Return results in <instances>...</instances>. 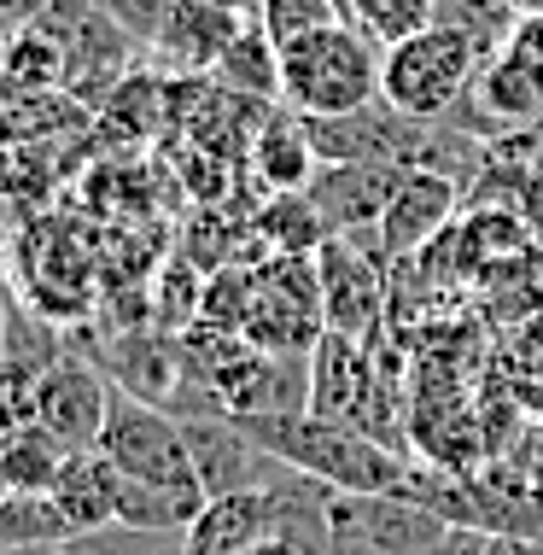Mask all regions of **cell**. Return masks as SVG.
Returning a JSON list of instances; mask_svg holds the SVG:
<instances>
[{
  "label": "cell",
  "mask_w": 543,
  "mask_h": 555,
  "mask_svg": "<svg viewBox=\"0 0 543 555\" xmlns=\"http://www.w3.org/2000/svg\"><path fill=\"white\" fill-rule=\"evenodd\" d=\"M251 176L263 193H310L322 176V153H315L310 129L298 112H269L258 134H251Z\"/></svg>",
  "instance_id": "15"
},
{
  "label": "cell",
  "mask_w": 543,
  "mask_h": 555,
  "mask_svg": "<svg viewBox=\"0 0 543 555\" xmlns=\"http://www.w3.org/2000/svg\"><path fill=\"white\" fill-rule=\"evenodd\" d=\"M246 555H322V550L293 544V538H263V544H258V550H246Z\"/></svg>",
  "instance_id": "31"
},
{
  "label": "cell",
  "mask_w": 543,
  "mask_h": 555,
  "mask_svg": "<svg viewBox=\"0 0 543 555\" xmlns=\"http://www.w3.org/2000/svg\"><path fill=\"white\" fill-rule=\"evenodd\" d=\"M251 444L269 450L281 468L322 479L327 491H351V498H380V491H410V462L374 433H357L327 415H246L240 422Z\"/></svg>",
  "instance_id": "1"
},
{
  "label": "cell",
  "mask_w": 543,
  "mask_h": 555,
  "mask_svg": "<svg viewBox=\"0 0 543 555\" xmlns=\"http://www.w3.org/2000/svg\"><path fill=\"white\" fill-rule=\"evenodd\" d=\"M205 7H229V12H246V18H258V0H205Z\"/></svg>",
  "instance_id": "35"
},
{
  "label": "cell",
  "mask_w": 543,
  "mask_h": 555,
  "mask_svg": "<svg viewBox=\"0 0 543 555\" xmlns=\"http://www.w3.org/2000/svg\"><path fill=\"white\" fill-rule=\"evenodd\" d=\"M462 182L444 170H403L398 193H391L386 217H380V251L386 258H415L456 222Z\"/></svg>",
  "instance_id": "11"
},
{
  "label": "cell",
  "mask_w": 543,
  "mask_h": 555,
  "mask_svg": "<svg viewBox=\"0 0 543 555\" xmlns=\"http://www.w3.org/2000/svg\"><path fill=\"white\" fill-rule=\"evenodd\" d=\"M210 82L222 94H240V100H281V48L269 41V29L258 18L240 29V41L217 59Z\"/></svg>",
  "instance_id": "20"
},
{
  "label": "cell",
  "mask_w": 543,
  "mask_h": 555,
  "mask_svg": "<svg viewBox=\"0 0 543 555\" xmlns=\"http://www.w3.org/2000/svg\"><path fill=\"white\" fill-rule=\"evenodd\" d=\"M65 538H77V527L53 503V491H41V498H0V555L7 550H48L53 555Z\"/></svg>",
  "instance_id": "23"
},
{
  "label": "cell",
  "mask_w": 543,
  "mask_h": 555,
  "mask_svg": "<svg viewBox=\"0 0 543 555\" xmlns=\"http://www.w3.org/2000/svg\"><path fill=\"white\" fill-rule=\"evenodd\" d=\"M146 532H129V527H100V532H77L65 538L53 555H141Z\"/></svg>",
  "instance_id": "28"
},
{
  "label": "cell",
  "mask_w": 543,
  "mask_h": 555,
  "mask_svg": "<svg viewBox=\"0 0 543 555\" xmlns=\"http://www.w3.org/2000/svg\"><path fill=\"white\" fill-rule=\"evenodd\" d=\"M263 538H275V498H269V486L205 498V508L193 515V527L181 532V550L188 555H246V550H258Z\"/></svg>",
  "instance_id": "13"
},
{
  "label": "cell",
  "mask_w": 543,
  "mask_h": 555,
  "mask_svg": "<svg viewBox=\"0 0 543 555\" xmlns=\"http://www.w3.org/2000/svg\"><path fill=\"white\" fill-rule=\"evenodd\" d=\"M491 48L462 24H427L421 36L391 41L380 59V100L410 124H444L486 70Z\"/></svg>",
  "instance_id": "3"
},
{
  "label": "cell",
  "mask_w": 543,
  "mask_h": 555,
  "mask_svg": "<svg viewBox=\"0 0 543 555\" xmlns=\"http://www.w3.org/2000/svg\"><path fill=\"white\" fill-rule=\"evenodd\" d=\"M24 24H12V18H0V70H7V53H12V36H18Z\"/></svg>",
  "instance_id": "34"
},
{
  "label": "cell",
  "mask_w": 543,
  "mask_h": 555,
  "mask_svg": "<svg viewBox=\"0 0 543 555\" xmlns=\"http://www.w3.org/2000/svg\"><path fill=\"white\" fill-rule=\"evenodd\" d=\"M53 0H0V18H12V24H29V18H41Z\"/></svg>",
  "instance_id": "30"
},
{
  "label": "cell",
  "mask_w": 543,
  "mask_h": 555,
  "mask_svg": "<svg viewBox=\"0 0 543 555\" xmlns=\"http://www.w3.org/2000/svg\"><path fill=\"white\" fill-rule=\"evenodd\" d=\"M339 12H345V24H357L380 48L439 24V0H339Z\"/></svg>",
  "instance_id": "24"
},
{
  "label": "cell",
  "mask_w": 543,
  "mask_h": 555,
  "mask_svg": "<svg viewBox=\"0 0 543 555\" xmlns=\"http://www.w3.org/2000/svg\"><path fill=\"white\" fill-rule=\"evenodd\" d=\"M251 18L246 12H229V7H205V0H176L170 18H164L153 53V70L158 77H210L217 59L240 41V29Z\"/></svg>",
  "instance_id": "9"
},
{
  "label": "cell",
  "mask_w": 543,
  "mask_h": 555,
  "mask_svg": "<svg viewBox=\"0 0 543 555\" xmlns=\"http://www.w3.org/2000/svg\"><path fill=\"white\" fill-rule=\"evenodd\" d=\"M70 456L77 450H65L36 422L18 433H0V498H41V491H53Z\"/></svg>",
  "instance_id": "17"
},
{
  "label": "cell",
  "mask_w": 543,
  "mask_h": 555,
  "mask_svg": "<svg viewBox=\"0 0 543 555\" xmlns=\"http://www.w3.org/2000/svg\"><path fill=\"white\" fill-rule=\"evenodd\" d=\"M170 7L176 0H100V12L112 18L124 36H134V48H153L158 41V29H164V18H170Z\"/></svg>",
  "instance_id": "26"
},
{
  "label": "cell",
  "mask_w": 543,
  "mask_h": 555,
  "mask_svg": "<svg viewBox=\"0 0 543 555\" xmlns=\"http://www.w3.org/2000/svg\"><path fill=\"white\" fill-rule=\"evenodd\" d=\"M450 527L415 498L380 491V498H327V555H421L432 550Z\"/></svg>",
  "instance_id": "5"
},
{
  "label": "cell",
  "mask_w": 543,
  "mask_h": 555,
  "mask_svg": "<svg viewBox=\"0 0 543 555\" xmlns=\"http://www.w3.org/2000/svg\"><path fill=\"white\" fill-rule=\"evenodd\" d=\"M421 555H491V532H462V527H450L432 550H421Z\"/></svg>",
  "instance_id": "29"
},
{
  "label": "cell",
  "mask_w": 543,
  "mask_h": 555,
  "mask_svg": "<svg viewBox=\"0 0 543 555\" xmlns=\"http://www.w3.org/2000/svg\"><path fill=\"white\" fill-rule=\"evenodd\" d=\"M369 392H374V363H362V339L327 327L310 351V415L357 427Z\"/></svg>",
  "instance_id": "14"
},
{
  "label": "cell",
  "mask_w": 543,
  "mask_h": 555,
  "mask_svg": "<svg viewBox=\"0 0 543 555\" xmlns=\"http://www.w3.org/2000/svg\"><path fill=\"white\" fill-rule=\"evenodd\" d=\"M315 281H322V317L334 334H374L386 317V251L380 234H334L315 251Z\"/></svg>",
  "instance_id": "6"
},
{
  "label": "cell",
  "mask_w": 543,
  "mask_h": 555,
  "mask_svg": "<svg viewBox=\"0 0 543 555\" xmlns=\"http://www.w3.org/2000/svg\"><path fill=\"white\" fill-rule=\"evenodd\" d=\"M199 508H205L199 486H141V479H117V527H129V532H146V538L188 532Z\"/></svg>",
  "instance_id": "19"
},
{
  "label": "cell",
  "mask_w": 543,
  "mask_h": 555,
  "mask_svg": "<svg viewBox=\"0 0 543 555\" xmlns=\"http://www.w3.org/2000/svg\"><path fill=\"white\" fill-rule=\"evenodd\" d=\"M117 479L124 474H117L100 450H77V456L65 462V474H59V486H53V503L65 508V520L77 532L117 527Z\"/></svg>",
  "instance_id": "16"
},
{
  "label": "cell",
  "mask_w": 543,
  "mask_h": 555,
  "mask_svg": "<svg viewBox=\"0 0 543 555\" xmlns=\"http://www.w3.org/2000/svg\"><path fill=\"white\" fill-rule=\"evenodd\" d=\"M65 88V41H53L48 29L24 24L12 36L7 70H0V106H24V100L59 94Z\"/></svg>",
  "instance_id": "18"
},
{
  "label": "cell",
  "mask_w": 543,
  "mask_h": 555,
  "mask_svg": "<svg viewBox=\"0 0 543 555\" xmlns=\"http://www.w3.org/2000/svg\"><path fill=\"white\" fill-rule=\"evenodd\" d=\"M386 48L357 24H322L281 41V100L298 117H345L380 100Z\"/></svg>",
  "instance_id": "2"
},
{
  "label": "cell",
  "mask_w": 543,
  "mask_h": 555,
  "mask_svg": "<svg viewBox=\"0 0 543 555\" xmlns=\"http://www.w3.org/2000/svg\"><path fill=\"white\" fill-rule=\"evenodd\" d=\"M496 53H508V59H515V65L526 70V77L543 88V18H515Z\"/></svg>",
  "instance_id": "27"
},
{
  "label": "cell",
  "mask_w": 543,
  "mask_h": 555,
  "mask_svg": "<svg viewBox=\"0 0 543 555\" xmlns=\"http://www.w3.org/2000/svg\"><path fill=\"white\" fill-rule=\"evenodd\" d=\"M508 18H543V0H503Z\"/></svg>",
  "instance_id": "33"
},
{
  "label": "cell",
  "mask_w": 543,
  "mask_h": 555,
  "mask_svg": "<svg viewBox=\"0 0 543 555\" xmlns=\"http://www.w3.org/2000/svg\"><path fill=\"white\" fill-rule=\"evenodd\" d=\"M403 170L391 164H322V176L310 182L305 199L322 211L327 234H380V217L398 193Z\"/></svg>",
  "instance_id": "12"
},
{
  "label": "cell",
  "mask_w": 543,
  "mask_h": 555,
  "mask_svg": "<svg viewBox=\"0 0 543 555\" xmlns=\"http://www.w3.org/2000/svg\"><path fill=\"white\" fill-rule=\"evenodd\" d=\"M7 281H12V269H7V251H0V287H7Z\"/></svg>",
  "instance_id": "36"
},
{
  "label": "cell",
  "mask_w": 543,
  "mask_h": 555,
  "mask_svg": "<svg viewBox=\"0 0 543 555\" xmlns=\"http://www.w3.org/2000/svg\"><path fill=\"white\" fill-rule=\"evenodd\" d=\"M117 380H124L129 398L170 410L176 392H181V380H188V363H176V345L129 334V339H117Z\"/></svg>",
  "instance_id": "21"
},
{
  "label": "cell",
  "mask_w": 543,
  "mask_h": 555,
  "mask_svg": "<svg viewBox=\"0 0 543 555\" xmlns=\"http://www.w3.org/2000/svg\"><path fill=\"white\" fill-rule=\"evenodd\" d=\"M193 450V474H199L205 498H229V491H258L275 486V456L251 444V433L234 415L210 410V415H181Z\"/></svg>",
  "instance_id": "7"
},
{
  "label": "cell",
  "mask_w": 543,
  "mask_h": 555,
  "mask_svg": "<svg viewBox=\"0 0 543 555\" xmlns=\"http://www.w3.org/2000/svg\"><path fill=\"white\" fill-rule=\"evenodd\" d=\"M251 229H258V240L275 251V258H315V251L334 240L327 222H322V211H315L305 193H269Z\"/></svg>",
  "instance_id": "22"
},
{
  "label": "cell",
  "mask_w": 543,
  "mask_h": 555,
  "mask_svg": "<svg viewBox=\"0 0 543 555\" xmlns=\"http://www.w3.org/2000/svg\"><path fill=\"white\" fill-rule=\"evenodd\" d=\"M258 24L269 29V41H293L305 29H322V24H345L339 0H258Z\"/></svg>",
  "instance_id": "25"
},
{
  "label": "cell",
  "mask_w": 543,
  "mask_h": 555,
  "mask_svg": "<svg viewBox=\"0 0 543 555\" xmlns=\"http://www.w3.org/2000/svg\"><path fill=\"white\" fill-rule=\"evenodd\" d=\"M12 317H18V310H12L7 287H0V357H7V339H12Z\"/></svg>",
  "instance_id": "32"
},
{
  "label": "cell",
  "mask_w": 543,
  "mask_h": 555,
  "mask_svg": "<svg viewBox=\"0 0 543 555\" xmlns=\"http://www.w3.org/2000/svg\"><path fill=\"white\" fill-rule=\"evenodd\" d=\"M100 456L124 479H141V486H199L181 415L158 410V403H141L129 392L112 398V415H105V433H100Z\"/></svg>",
  "instance_id": "4"
},
{
  "label": "cell",
  "mask_w": 543,
  "mask_h": 555,
  "mask_svg": "<svg viewBox=\"0 0 543 555\" xmlns=\"http://www.w3.org/2000/svg\"><path fill=\"white\" fill-rule=\"evenodd\" d=\"M112 386L77 357H59L36 386V427H48L65 450H100L105 415H112Z\"/></svg>",
  "instance_id": "8"
},
{
  "label": "cell",
  "mask_w": 543,
  "mask_h": 555,
  "mask_svg": "<svg viewBox=\"0 0 543 555\" xmlns=\"http://www.w3.org/2000/svg\"><path fill=\"white\" fill-rule=\"evenodd\" d=\"M134 36H124L105 12L94 7L82 18V29L65 41V94L77 100L82 112H105L117 100V88L134 77Z\"/></svg>",
  "instance_id": "10"
}]
</instances>
